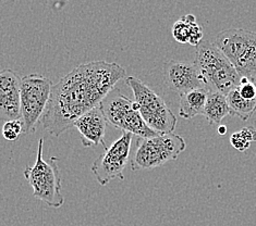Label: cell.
<instances>
[{
    "mask_svg": "<svg viewBox=\"0 0 256 226\" xmlns=\"http://www.w3.org/2000/svg\"><path fill=\"white\" fill-rule=\"evenodd\" d=\"M230 143H231V145H232V147L234 149H236L238 151H240V152L248 150L250 148V145H251V143H248V140L242 136V134L240 133V131L236 132V133L232 134V135H231Z\"/></svg>",
    "mask_w": 256,
    "mask_h": 226,
    "instance_id": "d6986e66",
    "label": "cell"
},
{
    "mask_svg": "<svg viewBox=\"0 0 256 226\" xmlns=\"http://www.w3.org/2000/svg\"><path fill=\"white\" fill-rule=\"evenodd\" d=\"M164 81L170 90L180 96L198 88H207L196 65L176 60L164 63Z\"/></svg>",
    "mask_w": 256,
    "mask_h": 226,
    "instance_id": "30bf717a",
    "label": "cell"
},
{
    "mask_svg": "<svg viewBox=\"0 0 256 226\" xmlns=\"http://www.w3.org/2000/svg\"><path fill=\"white\" fill-rule=\"evenodd\" d=\"M240 133L242 134V136L244 137L248 143L256 142V130L253 126L243 127L240 131Z\"/></svg>",
    "mask_w": 256,
    "mask_h": 226,
    "instance_id": "ffe728a7",
    "label": "cell"
},
{
    "mask_svg": "<svg viewBox=\"0 0 256 226\" xmlns=\"http://www.w3.org/2000/svg\"><path fill=\"white\" fill-rule=\"evenodd\" d=\"M227 101L232 117L236 115L243 121H248L256 111V99L246 100L242 98L236 89L231 90L227 95Z\"/></svg>",
    "mask_w": 256,
    "mask_h": 226,
    "instance_id": "2e32d148",
    "label": "cell"
},
{
    "mask_svg": "<svg viewBox=\"0 0 256 226\" xmlns=\"http://www.w3.org/2000/svg\"><path fill=\"white\" fill-rule=\"evenodd\" d=\"M203 115L210 122V124H220V122L226 117L228 115L232 117L227 101V96L217 90L210 89Z\"/></svg>",
    "mask_w": 256,
    "mask_h": 226,
    "instance_id": "9a60e30c",
    "label": "cell"
},
{
    "mask_svg": "<svg viewBox=\"0 0 256 226\" xmlns=\"http://www.w3.org/2000/svg\"><path fill=\"white\" fill-rule=\"evenodd\" d=\"M194 64L202 75L208 89L227 96L240 85L241 76L214 42L202 40L195 47Z\"/></svg>",
    "mask_w": 256,
    "mask_h": 226,
    "instance_id": "7a4b0ae2",
    "label": "cell"
},
{
    "mask_svg": "<svg viewBox=\"0 0 256 226\" xmlns=\"http://www.w3.org/2000/svg\"><path fill=\"white\" fill-rule=\"evenodd\" d=\"M255 85H256V84H255Z\"/></svg>",
    "mask_w": 256,
    "mask_h": 226,
    "instance_id": "7402d4cb",
    "label": "cell"
},
{
    "mask_svg": "<svg viewBox=\"0 0 256 226\" xmlns=\"http://www.w3.org/2000/svg\"><path fill=\"white\" fill-rule=\"evenodd\" d=\"M126 74L120 64L104 60L78 65L52 86L42 126L52 136L62 135L83 114L98 107Z\"/></svg>",
    "mask_w": 256,
    "mask_h": 226,
    "instance_id": "6da1fadb",
    "label": "cell"
},
{
    "mask_svg": "<svg viewBox=\"0 0 256 226\" xmlns=\"http://www.w3.org/2000/svg\"><path fill=\"white\" fill-rule=\"evenodd\" d=\"M126 83L138 105V112L150 128L158 134L174 133L176 118L162 97L136 76L126 78Z\"/></svg>",
    "mask_w": 256,
    "mask_h": 226,
    "instance_id": "8992f818",
    "label": "cell"
},
{
    "mask_svg": "<svg viewBox=\"0 0 256 226\" xmlns=\"http://www.w3.org/2000/svg\"><path fill=\"white\" fill-rule=\"evenodd\" d=\"M172 32L179 44H190L196 47L203 40V29L193 14L182 16L174 24Z\"/></svg>",
    "mask_w": 256,
    "mask_h": 226,
    "instance_id": "4fadbf2b",
    "label": "cell"
},
{
    "mask_svg": "<svg viewBox=\"0 0 256 226\" xmlns=\"http://www.w3.org/2000/svg\"><path fill=\"white\" fill-rule=\"evenodd\" d=\"M132 139L131 133L124 132L121 137L93 162L90 170L102 186L107 185L114 179L124 180V170L130 161Z\"/></svg>",
    "mask_w": 256,
    "mask_h": 226,
    "instance_id": "9c48e42d",
    "label": "cell"
},
{
    "mask_svg": "<svg viewBox=\"0 0 256 226\" xmlns=\"http://www.w3.org/2000/svg\"><path fill=\"white\" fill-rule=\"evenodd\" d=\"M73 126H76L78 133L81 134V140L84 147L90 148L102 145L105 149L108 148L105 139H104L107 127V120L100 106L83 114L81 118L76 121Z\"/></svg>",
    "mask_w": 256,
    "mask_h": 226,
    "instance_id": "7c38bea8",
    "label": "cell"
},
{
    "mask_svg": "<svg viewBox=\"0 0 256 226\" xmlns=\"http://www.w3.org/2000/svg\"><path fill=\"white\" fill-rule=\"evenodd\" d=\"M23 133V123L21 120H14L6 122L2 126V136L6 140L14 142L22 135Z\"/></svg>",
    "mask_w": 256,
    "mask_h": 226,
    "instance_id": "e0dca14e",
    "label": "cell"
},
{
    "mask_svg": "<svg viewBox=\"0 0 256 226\" xmlns=\"http://www.w3.org/2000/svg\"><path fill=\"white\" fill-rule=\"evenodd\" d=\"M44 139L40 138L38 157L32 167L24 170L23 175L33 188V196L52 208H60L64 204L62 195V175L58 167L59 159L52 157L50 161L44 160L42 156Z\"/></svg>",
    "mask_w": 256,
    "mask_h": 226,
    "instance_id": "277c9868",
    "label": "cell"
},
{
    "mask_svg": "<svg viewBox=\"0 0 256 226\" xmlns=\"http://www.w3.org/2000/svg\"><path fill=\"white\" fill-rule=\"evenodd\" d=\"M21 79L14 70L0 71V122L21 120Z\"/></svg>",
    "mask_w": 256,
    "mask_h": 226,
    "instance_id": "8fae6325",
    "label": "cell"
},
{
    "mask_svg": "<svg viewBox=\"0 0 256 226\" xmlns=\"http://www.w3.org/2000/svg\"><path fill=\"white\" fill-rule=\"evenodd\" d=\"M227 133V127H226L224 125H220L218 127V134L219 135H224V134Z\"/></svg>",
    "mask_w": 256,
    "mask_h": 226,
    "instance_id": "44dd1931",
    "label": "cell"
},
{
    "mask_svg": "<svg viewBox=\"0 0 256 226\" xmlns=\"http://www.w3.org/2000/svg\"><path fill=\"white\" fill-rule=\"evenodd\" d=\"M214 45L222 52L241 77L256 84V33L229 28L216 36Z\"/></svg>",
    "mask_w": 256,
    "mask_h": 226,
    "instance_id": "3957f363",
    "label": "cell"
},
{
    "mask_svg": "<svg viewBox=\"0 0 256 226\" xmlns=\"http://www.w3.org/2000/svg\"><path fill=\"white\" fill-rule=\"evenodd\" d=\"M52 86L50 78L40 74H30L22 77L20 90L22 135L35 133L50 102Z\"/></svg>",
    "mask_w": 256,
    "mask_h": 226,
    "instance_id": "ba28073f",
    "label": "cell"
},
{
    "mask_svg": "<svg viewBox=\"0 0 256 226\" xmlns=\"http://www.w3.org/2000/svg\"><path fill=\"white\" fill-rule=\"evenodd\" d=\"M100 108L107 122L126 133L141 138L160 135L145 123L138 112V105L128 98L118 88H114L102 99Z\"/></svg>",
    "mask_w": 256,
    "mask_h": 226,
    "instance_id": "52a82bcc",
    "label": "cell"
},
{
    "mask_svg": "<svg viewBox=\"0 0 256 226\" xmlns=\"http://www.w3.org/2000/svg\"><path fill=\"white\" fill-rule=\"evenodd\" d=\"M186 148V143L180 135L174 133L141 138L138 137L136 149L131 158L133 171L150 170L176 160Z\"/></svg>",
    "mask_w": 256,
    "mask_h": 226,
    "instance_id": "5b68a950",
    "label": "cell"
},
{
    "mask_svg": "<svg viewBox=\"0 0 256 226\" xmlns=\"http://www.w3.org/2000/svg\"><path fill=\"white\" fill-rule=\"evenodd\" d=\"M208 91V88H198L181 95L179 109L180 117L186 120H191L198 115H203Z\"/></svg>",
    "mask_w": 256,
    "mask_h": 226,
    "instance_id": "5bb4252c",
    "label": "cell"
},
{
    "mask_svg": "<svg viewBox=\"0 0 256 226\" xmlns=\"http://www.w3.org/2000/svg\"><path fill=\"white\" fill-rule=\"evenodd\" d=\"M238 93L240 94L242 98L246 100H255L256 99V85L250 81L248 78L241 77L240 85L236 88Z\"/></svg>",
    "mask_w": 256,
    "mask_h": 226,
    "instance_id": "ac0fdd59",
    "label": "cell"
}]
</instances>
